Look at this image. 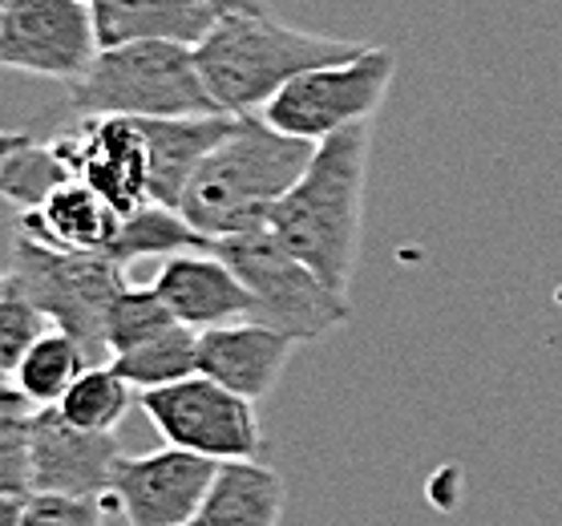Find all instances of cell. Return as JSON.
Listing matches in <instances>:
<instances>
[{
  "mask_svg": "<svg viewBox=\"0 0 562 526\" xmlns=\"http://www.w3.org/2000/svg\"><path fill=\"white\" fill-rule=\"evenodd\" d=\"M102 49L130 41L203 45L206 33L231 13H263V0H90Z\"/></svg>",
  "mask_w": 562,
  "mask_h": 526,
  "instance_id": "cell-13",
  "label": "cell"
},
{
  "mask_svg": "<svg viewBox=\"0 0 562 526\" xmlns=\"http://www.w3.org/2000/svg\"><path fill=\"white\" fill-rule=\"evenodd\" d=\"M53 146L69 175L93 187L117 215L150 203V150L138 117H77Z\"/></svg>",
  "mask_w": 562,
  "mask_h": 526,
  "instance_id": "cell-11",
  "label": "cell"
},
{
  "mask_svg": "<svg viewBox=\"0 0 562 526\" xmlns=\"http://www.w3.org/2000/svg\"><path fill=\"white\" fill-rule=\"evenodd\" d=\"M369 146L372 122L316 142L307 170L276 203L268 223L276 239L340 295L352 292V276H357Z\"/></svg>",
  "mask_w": 562,
  "mask_h": 526,
  "instance_id": "cell-1",
  "label": "cell"
},
{
  "mask_svg": "<svg viewBox=\"0 0 562 526\" xmlns=\"http://www.w3.org/2000/svg\"><path fill=\"white\" fill-rule=\"evenodd\" d=\"M154 292L167 300L175 321L194 333L256 316V295L247 292V283L215 251H187V256L162 259V268L154 276Z\"/></svg>",
  "mask_w": 562,
  "mask_h": 526,
  "instance_id": "cell-14",
  "label": "cell"
},
{
  "mask_svg": "<svg viewBox=\"0 0 562 526\" xmlns=\"http://www.w3.org/2000/svg\"><path fill=\"white\" fill-rule=\"evenodd\" d=\"M316 155V142L292 138L263 114H235L227 138L206 155L179 211L206 239L259 232Z\"/></svg>",
  "mask_w": 562,
  "mask_h": 526,
  "instance_id": "cell-2",
  "label": "cell"
},
{
  "mask_svg": "<svg viewBox=\"0 0 562 526\" xmlns=\"http://www.w3.org/2000/svg\"><path fill=\"white\" fill-rule=\"evenodd\" d=\"M288 486L263 462H218L191 526H280Z\"/></svg>",
  "mask_w": 562,
  "mask_h": 526,
  "instance_id": "cell-18",
  "label": "cell"
},
{
  "mask_svg": "<svg viewBox=\"0 0 562 526\" xmlns=\"http://www.w3.org/2000/svg\"><path fill=\"white\" fill-rule=\"evenodd\" d=\"M33 494H69V499H110L117 462L126 449L114 434H93L65 422L61 410H37L33 429Z\"/></svg>",
  "mask_w": 562,
  "mask_h": 526,
  "instance_id": "cell-12",
  "label": "cell"
},
{
  "mask_svg": "<svg viewBox=\"0 0 562 526\" xmlns=\"http://www.w3.org/2000/svg\"><path fill=\"white\" fill-rule=\"evenodd\" d=\"M211 251L227 259L235 276L247 283V292L256 295L251 321L268 324L276 333H288L300 345L324 340L328 333L345 328V321L352 316L348 295L333 292L304 259L292 256L276 239L271 227L215 239Z\"/></svg>",
  "mask_w": 562,
  "mask_h": 526,
  "instance_id": "cell-6",
  "label": "cell"
},
{
  "mask_svg": "<svg viewBox=\"0 0 562 526\" xmlns=\"http://www.w3.org/2000/svg\"><path fill=\"white\" fill-rule=\"evenodd\" d=\"M9 280L53 321V328L81 340L98 357L105 348V316L126 292V268L110 251H61L29 235H13Z\"/></svg>",
  "mask_w": 562,
  "mask_h": 526,
  "instance_id": "cell-5",
  "label": "cell"
},
{
  "mask_svg": "<svg viewBox=\"0 0 562 526\" xmlns=\"http://www.w3.org/2000/svg\"><path fill=\"white\" fill-rule=\"evenodd\" d=\"M134 385L114 369V365H93L77 377L69 393L61 398V417L74 422L77 429H93V434H114L122 417H126Z\"/></svg>",
  "mask_w": 562,
  "mask_h": 526,
  "instance_id": "cell-23",
  "label": "cell"
},
{
  "mask_svg": "<svg viewBox=\"0 0 562 526\" xmlns=\"http://www.w3.org/2000/svg\"><path fill=\"white\" fill-rule=\"evenodd\" d=\"M86 360H90V352L81 348V340H74L61 328H49L37 345L29 348L9 381H13V389H21V398L33 410H53V405H61V398L69 393L77 377L90 369Z\"/></svg>",
  "mask_w": 562,
  "mask_h": 526,
  "instance_id": "cell-20",
  "label": "cell"
},
{
  "mask_svg": "<svg viewBox=\"0 0 562 526\" xmlns=\"http://www.w3.org/2000/svg\"><path fill=\"white\" fill-rule=\"evenodd\" d=\"M175 312L167 309V300L150 288H134L126 283V292L114 300V309L105 316V348L110 357H122L130 348L146 345L154 336H162L167 328H175Z\"/></svg>",
  "mask_w": 562,
  "mask_h": 526,
  "instance_id": "cell-24",
  "label": "cell"
},
{
  "mask_svg": "<svg viewBox=\"0 0 562 526\" xmlns=\"http://www.w3.org/2000/svg\"><path fill=\"white\" fill-rule=\"evenodd\" d=\"M110 365L138 393L175 385V381H187V377L199 372V333L187 328V324H175V328H167V333L146 340V345L130 348L122 357H110Z\"/></svg>",
  "mask_w": 562,
  "mask_h": 526,
  "instance_id": "cell-22",
  "label": "cell"
},
{
  "mask_svg": "<svg viewBox=\"0 0 562 526\" xmlns=\"http://www.w3.org/2000/svg\"><path fill=\"white\" fill-rule=\"evenodd\" d=\"M105 499H69V494H33L13 526H105Z\"/></svg>",
  "mask_w": 562,
  "mask_h": 526,
  "instance_id": "cell-26",
  "label": "cell"
},
{
  "mask_svg": "<svg viewBox=\"0 0 562 526\" xmlns=\"http://www.w3.org/2000/svg\"><path fill=\"white\" fill-rule=\"evenodd\" d=\"M49 316L4 276V295H0V369L13 377L25 352L49 333Z\"/></svg>",
  "mask_w": 562,
  "mask_h": 526,
  "instance_id": "cell-25",
  "label": "cell"
},
{
  "mask_svg": "<svg viewBox=\"0 0 562 526\" xmlns=\"http://www.w3.org/2000/svg\"><path fill=\"white\" fill-rule=\"evenodd\" d=\"M117 227H122V215L93 187L77 179L57 187L37 211L16 215V232L61 251H105L114 244Z\"/></svg>",
  "mask_w": 562,
  "mask_h": 526,
  "instance_id": "cell-17",
  "label": "cell"
},
{
  "mask_svg": "<svg viewBox=\"0 0 562 526\" xmlns=\"http://www.w3.org/2000/svg\"><path fill=\"white\" fill-rule=\"evenodd\" d=\"M74 179L65 158L57 155L53 142H33L29 134H9L4 155H0V191L9 194V203L21 211H37L57 187Z\"/></svg>",
  "mask_w": 562,
  "mask_h": 526,
  "instance_id": "cell-21",
  "label": "cell"
},
{
  "mask_svg": "<svg viewBox=\"0 0 562 526\" xmlns=\"http://www.w3.org/2000/svg\"><path fill=\"white\" fill-rule=\"evenodd\" d=\"M150 150V203L179 206L206 155L227 138L235 114L194 117H138Z\"/></svg>",
  "mask_w": 562,
  "mask_h": 526,
  "instance_id": "cell-16",
  "label": "cell"
},
{
  "mask_svg": "<svg viewBox=\"0 0 562 526\" xmlns=\"http://www.w3.org/2000/svg\"><path fill=\"white\" fill-rule=\"evenodd\" d=\"M369 45L348 37H319L307 29L280 25L263 13L223 16L203 45H194L199 74L223 114H256L307 69L352 61Z\"/></svg>",
  "mask_w": 562,
  "mask_h": 526,
  "instance_id": "cell-3",
  "label": "cell"
},
{
  "mask_svg": "<svg viewBox=\"0 0 562 526\" xmlns=\"http://www.w3.org/2000/svg\"><path fill=\"white\" fill-rule=\"evenodd\" d=\"M138 405L167 446L203 454L211 462H259L263 454L256 401L231 393L203 372L175 385L146 389L138 393Z\"/></svg>",
  "mask_w": 562,
  "mask_h": 526,
  "instance_id": "cell-8",
  "label": "cell"
},
{
  "mask_svg": "<svg viewBox=\"0 0 562 526\" xmlns=\"http://www.w3.org/2000/svg\"><path fill=\"white\" fill-rule=\"evenodd\" d=\"M215 474L218 462L179 446L126 454L105 502L130 526H191Z\"/></svg>",
  "mask_w": 562,
  "mask_h": 526,
  "instance_id": "cell-10",
  "label": "cell"
},
{
  "mask_svg": "<svg viewBox=\"0 0 562 526\" xmlns=\"http://www.w3.org/2000/svg\"><path fill=\"white\" fill-rule=\"evenodd\" d=\"M211 244L215 239H206L179 206L146 203L134 215H122V227L105 251L126 268L138 259H175L187 251H211Z\"/></svg>",
  "mask_w": 562,
  "mask_h": 526,
  "instance_id": "cell-19",
  "label": "cell"
},
{
  "mask_svg": "<svg viewBox=\"0 0 562 526\" xmlns=\"http://www.w3.org/2000/svg\"><path fill=\"white\" fill-rule=\"evenodd\" d=\"M102 53L90 0H4L0 61L16 74L77 86Z\"/></svg>",
  "mask_w": 562,
  "mask_h": 526,
  "instance_id": "cell-9",
  "label": "cell"
},
{
  "mask_svg": "<svg viewBox=\"0 0 562 526\" xmlns=\"http://www.w3.org/2000/svg\"><path fill=\"white\" fill-rule=\"evenodd\" d=\"M77 117H194L223 114L199 74L191 45L130 41L102 49L86 78L69 86Z\"/></svg>",
  "mask_w": 562,
  "mask_h": 526,
  "instance_id": "cell-4",
  "label": "cell"
},
{
  "mask_svg": "<svg viewBox=\"0 0 562 526\" xmlns=\"http://www.w3.org/2000/svg\"><path fill=\"white\" fill-rule=\"evenodd\" d=\"M393 53L369 45L352 61L319 65V69L300 74L259 114L268 117L276 130L292 134V138L324 142L348 126L372 122V114L381 110L384 93L393 86Z\"/></svg>",
  "mask_w": 562,
  "mask_h": 526,
  "instance_id": "cell-7",
  "label": "cell"
},
{
  "mask_svg": "<svg viewBox=\"0 0 562 526\" xmlns=\"http://www.w3.org/2000/svg\"><path fill=\"white\" fill-rule=\"evenodd\" d=\"M295 345L288 333H276L259 321L223 324L199 333V372L227 385L247 401H263L280 385L283 369L292 360Z\"/></svg>",
  "mask_w": 562,
  "mask_h": 526,
  "instance_id": "cell-15",
  "label": "cell"
}]
</instances>
